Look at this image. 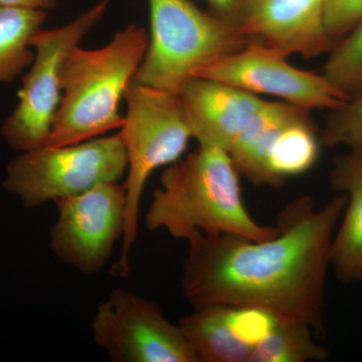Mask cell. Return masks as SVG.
Instances as JSON below:
<instances>
[{
	"instance_id": "1",
	"label": "cell",
	"mask_w": 362,
	"mask_h": 362,
	"mask_svg": "<svg viewBox=\"0 0 362 362\" xmlns=\"http://www.w3.org/2000/svg\"><path fill=\"white\" fill-rule=\"evenodd\" d=\"M345 206L343 194L321 209L299 197L279 214L278 235L265 240L194 233L187 240L183 297L194 307H259L323 337L326 279Z\"/></svg>"
},
{
	"instance_id": "2",
	"label": "cell",
	"mask_w": 362,
	"mask_h": 362,
	"mask_svg": "<svg viewBox=\"0 0 362 362\" xmlns=\"http://www.w3.org/2000/svg\"><path fill=\"white\" fill-rule=\"evenodd\" d=\"M145 221L150 232L163 230L176 240L202 233L265 240L280 232L252 218L230 153L211 147L199 146L163 171Z\"/></svg>"
},
{
	"instance_id": "3",
	"label": "cell",
	"mask_w": 362,
	"mask_h": 362,
	"mask_svg": "<svg viewBox=\"0 0 362 362\" xmlns=\"http://www.w3.org/2000/svg\"><path fill=\"white\" fill-rule=\"evenodd\" d=\"M145 28L131 23L99 49L73 47L61 70V102L45 145L66 146L120 130L121 100L148 45Z\"/></svg>"
},
{
	"instance_id": "4",
	"label": "cell",
	"mask_w": 362,
	"mask_h": 362,
	"mask_svg": "<svg viewBox=\"0 0 362 362\" xmlns=\"http://www.w3.org/2000/svg\"><path fill=\"white\" fill-rule=\"evenodd\" d=\"M127 111L119 133L127 156L126 216L116 277L130 275V252L138 237L140 202L150 175L180 160L192 138L177 93L132 80L125 97Z\"/></svg>"
},
{
	"instance_id": "5",
	"label": "cell",
	"mask_w": 362,
	"mask_h": 362,
	"mask_svg": "<svg viewBox=\"0 0 362 362\" xmlns=\"http://www.w3.org/2000/svg\"><path fill=\"white\" fill-rule=\"evenodd\" d=\"M150 35L133 80L177 93L190 78L247 47L239 28L192 0H148Z\"/></svg>"
},
{
	"instance_id": "6",
	"label": "cell",
	"mask_w": 362,
	"mask_h": 362,
	"mask_svg": "<svg viewBox=\"0 0 362 362\" xmlns=\"http://www.w3.org/2000/svg\"><path fill=\"white\" fill-rule=\"evenodd\" d=\"M127 171L120 133L66 146L21 152L9 162L4 187L28 209L83 194L102 183L119 181Z\"/></svg>"
},
{
	"instance_id": "7",
	"label": "cell",
	"mask_w": 362,
	"mask_h": 362,
	"mask_svg": "<svg viewBox=\"0 0 362 362\" xmlns=\"http://www.w3.org/2000/svg\"><path fill=\"white\" fill-rule=\"evenodd\" d=\"M110 1L102 0L66 25L42 28L35 35V59L23 78L18 105L2 124V137L11 148L23 152L45 144L61 102L64 59L101 21Z\"/></svg>"
},
{
	"instance_id": "8",
	"label": "cell",
	"mask_w": 362,
	"mask_h": 362,
	"mask_svg": "<svg viewBox=\"0 0 362 362\" xmlns=\"http://www.w3.org/2000/svg\"><path fill=\"white\" fill-rule=\"evenodd\" d=\"M93 338L113 362H199L180 326L160 307L117 288L98 306Z\"/></svg>"
},
{
	"instance_id": "9",
	"label": "cell",
	"mask_w": 362,
	"mask_h": 362,
	"mask_svg": "<svg viewBox=\"0 0 362 362\" xmlns=\"http://www.w3.org/2000/svg\"><path fill=\"white\" fill-rule=\"evenodd\" d=\"M58 220L49 232L56 258L85 275L108 264L117 240L123 237L126 189L119 181L102 183L83 194L54 202Z\"/></svg>"
},
{
	"instance_id": "10",
	"label": "cell",
	"mask_w": 362,
	"mask_h": 362,
	"mask_svg": "<svg viewBox=\"0 0 362 362\" xmlns=\"http://www.w3.org/2000/svg\"><path fill=\"white\" fill-rule=\"evenodd\" d=\"M214 78L255 95L277 97L307 110H337L346 103L341 93L323 75L300 70L276 52L247 45L202 71Z\"/></svg>"
},
{
	"instance_id": "11",
	"label": "cell",
	"mask_w": 362,
	"mask_h": 362,
	"mask_svg": "<svg viewBox=\"0 0 362 362\" xmlns=\"http://www.w3.org/2000/svg\"><path fill=\"white\" fill-rule=\"evenodd\" d=\"M327 0H245L238 28L247 40L287 57H318L333 47L325 23Z\"/></svg>"
},
{
	"instance_id": "12",
	"label": "cell",
	"mask_w": 362,
	"mask_h": 362,
	"mask_svg": "<svg viewBox=\"0 0 362 362\" xmlns=\"http://www.w3.org/2000/svg\"><path fill=\"white\" fill-rule=\"evenodd\" d=\"M177 94L199 146L228 152L266 102L235 86L201 77L188 80Z\"/></svg>"
},
{
	"instance_id": "13",
	"label": "cell",
	"mask_w": 362,
	"mask_h": 362,
	"mask_svg": "<svg viewBox=\"0 0 362 362\" xmlns=\"http://www.w3.org/2000/svg\"><path fill=\"white\" fill-rule=\"evenodd\" d=\"M331 187L346 195V206L333 240L331 267L344 284L359 281L362 273V152L335 158Z\"/></svg>"
},
{
	"instance_id": "14",
	"label": "cell",
	"mask_w": 362,
	"mask_h": 362,
	"mask_svg": "<svg viewBox=\"0 0 362 362\" xmlns=\"http://www.w3.org/2000/svg\"><path fill=\"white\" fill-rule=\"evenodd\" d=\"M307 112L285 101H266L228 151L238 173L254 185L269 187L267 156L274 140Z\"/></svg>"
},
{
	"instance_id": "15",
	"label": "cell",
	"mask_w": 362,
	"mask_h": 362,
	"mask_svg": "<svg viewBox=\"0 0 362 362\" xmlns=\"http://www.w3.org/2000/svg\"><path fill=\"white\" fill-rule=\"evenodd\" d=\"M178 325L199 362H249L252 347L233 334L226 318V306L194 307Z\"/></svg>"
},
{
	"instance_id": "16",
	"label": "cell",
	"mask_w": 362,
	"mask_h": 362,
	"mask_svg": "<svg viewBox=\"0 0 362 362\" xmlns=\"http://www.w3.org/2000/svg\"><path fill=\"white\" fill-rule=\"evenodd\" d=\"M321 142L309 112L279 133L267 156L269 187L281 188L286 181L304 175L315 165Z\"/></svg>"
},
{
	"instance_id": "17",
	"label": "cell",
	"mask_w": 362,
	"mask_h": 362,
	"mask_svg": "<svg viewBox=\"0 0 362 362\" xmlns=\"http://www.w3.org/2000/svg\"><path fill=\"white\" fill-rule=\"evenodd\" d=\"M47 11L0 6V84L11 83L32 66L33 40Z\"/></svg>"
},
{
	"instance_id": "18",
	"label": "cell",
	"mask_w": 362,
	"mask_h": 362,
	"mask_svg": "<svg viewBox=\"0 0 362 362\" xmlns=\"http://www.w3.org/2000/svg\"><path fill=\"white\" fill-rule=\"evenodd\" d=\"M309 324L281 317L275 329L252 349L249 362H321L329 351L314 340Z\"/></svg>"
},
{
	"instance_id": "19",
	"label": "cell",
	"mask_w": 362,
	"mask_h": 362,
	"mask_svg": "<svg viewBox=\"0 0 362 362\" xmlns=\"http://www.w3.org/2000/svg\"><path fill=\"white\" fill-rule=\"evenodd\" d=\"M322 75L347 100L362 94V21L333 45Z\"/></svg>"
},
{
	"instance_id": "20",
	"label": "cell",
	"mask_w": 362,
	"mask_h": 362,
	"mask_svg": "<svg viewBox=\"0 0 362 362\" xmlns=\"http://www.w3.org/2000/svg\"><path fill=\"white\" fill-rule=\"evenodd\" d=\"M321 145L362 152V94L331 111L320 135Z\"/></svg>"
},
{
	"instance_id": "21",
	"label": "cell",
	"mask_w": 362,
	"mask_h": 362,
	"mask_svg": "<svg viewBox=\"0 0 362 362\" xmlns=\"http://www.w3.org/2000/svg\"><path fill=\"white\" fill-rule=\"evenodd\" d=\"M226 318L238 339L254 349L275 329L281 317L259 307L226 306Z\"/></svg>"
},
{
	"instance_id": "22",
	"label": "cell",
	"mask_w": 362,
	"mask_h": 362,
	"mask_svg": "<svg viewBox=\"0 0 362 362\" xmlns=\"http://www.w3.org/2000/svg\"><path fill=\"white\" fill-rule=\"evenodd\" d=\"M362 21V0H327L325 23L333 45Z\"/></svg>"
},
{
	"instance_id": "23",
	"label": "cell",
	"mask_w": 362,
	"mask_h": 362,
	"mask_svg": "<svg viewBox=\"0 0 362 362\" xmlns=\"http://www.w3.org/2000/svg\"><path fill=\"white\" fill-rule=\"evenodd\" d=\"M211 11L238 28L245 0H206Z\"/></svg>"
},
{
	"instance_id": "24",
	"label": "cell",
	"mask_w": 362,
	"mask_h": 362,
	"mask_svg": "<svg viewBox=\"0 0 362 362\" xmlns=\"http://www.w3.org/2000/svg\"><path fill=\"white\" fill-rule=\"evenodd\" d=\"M58 2L59 0H0V6L47 11L56 8Z\"/></svg>"
},
{
	"instance_id": "25",
	"label": "cell",
	"mask_w": 362,
	"mask_h": 362,
	"mask_svg": "<svg viewBox=\"0 0 362 362\" xmlns=\"http://www.w3.org/2000/svg\"><path fill=\"white\" fill-rule=\"evenodd\" d=\"M359 281H362V273H361V279H359Z\"/></svg>"
}]
</instances>
